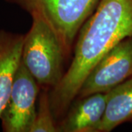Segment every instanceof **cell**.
I'll use <instances>...</instances> for the list:
<instances>
[{"instance_id":"obj_8","label":"cell","mask_w":132,"mask_h":132,"mask_svg":"<svg viewBox=\"0 0 132 132\" xmlns=\"http://www.w3.org/2000/svg\"><path fill=\"white\" fill-rule=\"evenodd\" d=\"M106 93L105 112L95 132H110L121 124L132 123V76Z\"/></svg>"},{"instance_id":"obj_7","label":"cell","mask_w":132,"mask_h":132,"mask_svg":"<svg viewBox=\"0 0 132 132\" xmlns=\"http://www.w3.org/2000/svg\"><path fill=\"white\" fill-rule=\"evenodd\" d=\"M24 35L0 29V114L9 98L15 73L21 60Z\"/></svg>"},{"instance_id":"obj_1","label":"cell","mask_w":132,"mask_h":132,"mask_svg":"<svg viewBox=\"0 0 132 132\" xmlns=\"http://www.w3.org/2000/svg\"><path fill=\"white\" fill-rule=\"evenodd\" d=\"M132 36V0H101L76 39L73 57L58 85L49 90L54 118L60 120L87 75L105 54Z\"/></svg>"},{"instance_id":"obj_5","label":"cell","mask_w":132,"mask_h":132,"mask_svg":"<svg viewBox=\"0 0 132 132\" xmlns=\"http://www.w3.org/2000/svg\"><path fill=\"white\" fill-rule=\"evenodd\" d=\"M132 76V36L112 48L87 75L76 98L107 93Z\"/></svg>"},{"instance_id":"obj_2","label":"cell","mask_w":132,"mask_h":132,"mask_svg":"<svg viewBox=\"0 0 132 132\" xmlns=\"http://www.w3.org/2000/svg\"><path fill=\"white\" fill-rule=\"evenodd\" d=\"M32 19L31 27L24 35L21 61L41 88L52 90L65 74L66 57L50 27L38 16Z\"/></svg>"},{"instance_id":"obj_9","label":"cell","mask_w":132,"mask_h":132,"mask_svg":"<svg viewBox=\"0 0 132 132\" xmlns=\"http://www.w3.org/2000/svg\"><path fill=\"white\" fill-rule=\"evenodd\" d=\"M49 90L48 88H42L39 93L38 108L29 132H58L50 105Z\"/></svg>"},{"instance_id":"obj_6","label":"cell","mask_w":132,"mask_h":132,"mask_svg":"<svg viewBox=\"0 0 132 132\" xmlns=\"http://www.w3.org/2000/svg\"><path fill=\"white\" fill-rule=\"evenodd\" d=\"M106 93L76 98L57 123L58 132H95L104 116Z\"/></svg>"},{"instance_id":"obj_4","label":"cell","mask_w":132,"mask_h":132,"mask_svg":"<svg viewBox=\"0 0 132 132\" xmlns=\"http://www.w3.org/2000/svg\"><path fill=\"white\" fill-rule=\"evenodd\" d=\"M40 87L21 60L15 73L9 98L0 114L3 131L29 132L35 115Z\"/></svg>"},{"instance_id":"obj_3","label":"cell","mask_w":132,"mask_h":132,"mask_svg":"<svg viewBox=\"0 0 132 132\" xmlns=\"http://www.w3.org/2000/svg\"><path fill=\"white\" fill-rule=\"evenodd\" d=\"M43 19L55 33L68 57L81 26L101 0H5Z\"/></svg>"}]
</instances>
